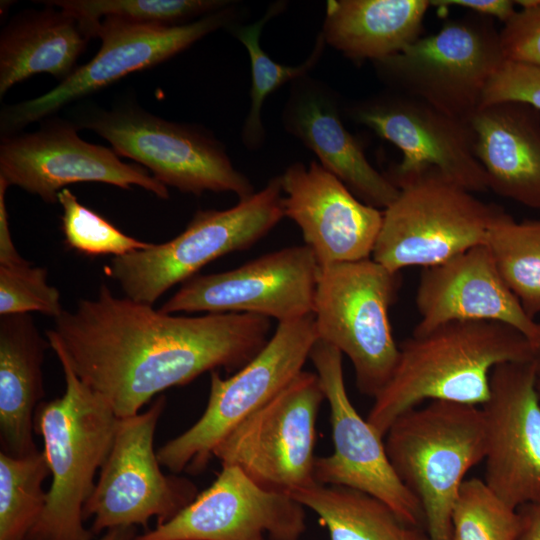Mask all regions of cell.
<instances>
[{"mask_svg":"<svg viewBox=\"0 0 540 540\" xmlns=\"http://www.w3.org/2000/svg\"><path fill=\"white\" fill-rule=\"evenodd\" d=\"M16 14L0 34V98L10 88L39 73L68 78L95 37L98 21L46 5Z\"/></svg>","mask_w":540,"mask_h":540,"instance_id":"obj_24","label":"cell"},{"mask_svg":"<svg viewBox=\"0 0 540 540\" xmlns=\"http://www.w3.org/2000/svg\"><path fill=\"white\" fill-rule=\"evenodd\" d=\"M56 356L64 374V393L40 403L34 417L51 484L45 508L27 540H94L95 534L84 525L83 509L120 418L78 378L62 355Z\"/></svg>","mask_w":540,"mask_h":540,"instance_id":"obj_3","label":"cell"},{"mask_svg":"<svg viewBox=\"0 0 540 540\" xmlns=\"http://www.w3.org/2000/svg\"><path fill=\"white\" fill-rule=\"evenodd\" d=\"M137 527H116L103 532L96 540H134Z\"/></svg>","mask_w":540,"mask_h":540,"instance_id":"obj_40","label":"cell"},{"mask_svg":"<svg viewBox=\"0 0 540 540\" xmlns=\"http://www.w3.org/2000/svg\"><path fill=\"white\" fill-rule=\"evenodd\" d=\"M325 395L316 373L302 371L237 425L213 458L238 467L259 486L291 495L316 484V422Z\"/></svg>","mask_w":540,"mask_h":540,"instance_id":"obj_12","label":"cell"},{"mask_svg":"<svg viewBox=\"0 0 540 540\" xmlns=\"http://www.w3.org/2000/svg\"><path fill=\"white\" fill-rule=\"evenodd\" d=\"M452 540H516L518 509L497 497L476 477L465 479L452 510Z\"/></svg>","mask_w":540,"mask_h":540,"instance_id":"obj_32","label":"cell"},{"mask_svg":"<svg viewBox=\"0 0 540 540\" xmlns=\"http://www.w3.org/2000/svg\"><path fill=\"white\" fill-rule=\"evenodd\" d=\"M505 61L493 19L471 12L373 64L388 89L470 122Z\"/></svg>","mask_w":540,"mask_h":540,"instance_id":"obj_9","label":"cell"},{"mask_svg":"<svg viewBox=\"0 0 540 540\" xmlns=\"http://www.w3.org/2000/svg\"><path fill=\"white\" fill-rule=\"evenodd\" d=\"M485 244L504 282L534 319L540 313V219L518 222L505 211Z\"/></svg>","mask_w":540,"mask_h":540,"instance_id":"obj_29","label":"cell"},{"mask_svg":"<svg viewBox=\"0 0 540 540\" xmlns=\"http://www.w3.org/2000/svg\"><path fill=\"white\" fill-rule=\"evenodd\" d=\"M309 359L330 407L334 445L333 453L316 458L315 481L350 487L375 496L389 505L405 523L425 529L421 504L396 475L384 437L361 417L348 397L342 353L318 339Z\"/></svg>","mask_w":540,"mask_h":540,"instance_id":"obj_17","label":"cell"},{"mask_svg":"<svg viewBox=\"0 0 540 540\" xmlns=\"http://www.w3.org/2000/svg\"><path fill=\"white\" fill-rule=\"evenodd\" d=\"M285 8V2L271 4L257 21L232 26V34L247 49L251 65L250 107L241 130V139L249 150H257L265 141L262 108L266 98L287 82L308 75L321 59L326 42L319 32L310 55L294 66L282 65L270 58L260 45L264 25Z\"/></svg>","mask_w":540,"mask_h":540,"instance_id":"obj_28","label":"cell"},{"mask_svg":"<svg viewBox=\"0 0 540 540\" xmlns=\"http://www.w3.org/2000/svg\"><path fill=\"white\" fill-rule=\"evenodd\" d=\"M537 359V358H536ZM536 359L505 362L490 375L483 481L512 508L540 500V397Z\"/></svg>","mask_w":540,"mask_h":540,"instance_id":"obj_18","label":"cell"},{"mask_svg":"<svg viewBox=\"0 0 540 540\" xmlns=\"http://www.w3.org/2000/svg\"><path fill=\"white\" fill-rule=\"evenodd\" d=\"M384 437L396 475L421 504L429 540H452L460 487L485 456L481 408L432 400L399 415Z\"/></svg>","mask_w":540,"mask_h":540,"instance_id":"obj_4","label":"cell"},{"mask_svg":"<svg viewBox=\"0 0 540 540\" xmlns=\"http://www.w3.org/2000/svg\"><path fill=\"white\" fill-rule=\"evenodd\" d=\"M430 4L439 7L466 8L482 16L497 18L503 23H506L517 11L515 1L510 0H436L430 1Z\"/></svg>","mask_w":540,"mask_h":540,"instance_id":"obj_37","label":"cell"},{"mask_svg":"<svg viewBox=\"0 0 540 540\" xmlns=\"http://www.w3.org/2000/svg\"><path fill=\"white\" fill-rule=\"evenodd\" d=\"M63 209L62 231L65 243L86 255H125L152 245L126 235L95 211L82 205L67 188L58 194Z\"/></svg>","mask_w":540,"mask_h":540,"instance_id":"obj_33","label":"cell"},{"mask_svg":"<svg viewBox=\"0 0 540 540\" xmlns=\"http://www.w3.org/2000/svg\"><path fill=\"white\" fill-rule=\"evenodd\" d=\"M317 340L313 314L281 322L263 349L233 375L224 379L210 372L203 414L157 450L161 466L174 474L202 472L218 444L303 371Z\"/></svg>","mask_w":540,"mask_h":540,"instance_id":"obj_8","label":"cell"},{"mask_svg":"<svg viewBox=\"0 0 540 540\" xmlns=\"http://www.w3.org/2000/svg\"><path fill=\"white\" fill-rule=\"evenodd\" d=\"M319 273L309 247L289 246L228 271L195 275L159 310L166 314L247 313L278 323L291 321L313 313Z\"/></svg>","mask_w":540,"mask_h":540,"instance_id":"obj_15","label":"cell"},{"mask_svg":"<svg viewBox=\"0 0 540 540\" xmlns=\"http://www.w3.org/2000/svg\"><path fill=\"white\" fill-rule=\"evenodd\" d=\"M282 121L359 200L385 209L397 198L399 188L372 166L343 124L339 97L327 84L309 74L293 81Z\"/></svg>","mask_w":540,"mask_h":540,"instance_id":"obj_22","label":"cell"},{"mask_svg":"<svg viewBox=\"0 0 540 540\" xmlns=\"http://www.w3.org/2000/svg\"><path fill=\"white\" fill-rule=\"evenodd\" d=\"M8 186L0 180V265L18 264L25 259L18 253L12 240L5 203Z\"/></svg>","mask_w":540,"mask_h":540,"instance_id":"obj_38","label":"cell"},{"mask_svg":"<svg viewBox=\"0 0 540 540\" xmlns=\"http://www.w3.org/2000/svg\"><path fill=\"white\" fill-rule=\"evenodd\" d=\"M236 2L195 21L177 26L142 25L114 18L97 22L95 37L101 41L90 61L79 66L48 92L6 105L0 112L2 136L19 133L70 103L91 95L131 73L156 66L186 50L206 35L234 26Z\"/></svg>","mask_w":540,"mask_h":540,"instance_id":"obj_11","label":"cell"},{"mask_svg":"<svg viewBox=\"0 0 540 540\" xmlns=\"http://www.w3.org/2000/svg\"><path fill=\"white\" fill-rule=\"evenodd\" d=\"M428 0H329L322 34L353 61L393 56L421 37Z\"/></svg>","mask_w":540,"mask_h":540,"instance_id":"obj_26","label":"cell"},{"mask_svg":"<svg viewBox=\"0 0 540 540\" xmlns=\"http://www.w3.org/2000/svg\"><path fill=\"white\" fill-rule=\"evenodd\" d=\"M74 123L106 139L119 157L143 166L166 187L196 196L231 192L239 199L256 192L211 132L168 121L131 100L110 109L91 107Z\"/></svg>","mask_w":540,"mask_h":540,"instance_id":"obj_7","label":"cell"},{"mask_svg":"<svg viewBox=\"0 0 540 540\" xmlns=\"http://www.w3.org/2000/svg\"><path fill=\"white\" fill-rule=\"evenodd\" d=\"M536 358L530 340L501 322L453 321L412 334L399 344L395 370L367 421L384 437L399 415L425 400L482 405L495 366Z\"/></svg>","mask_w":540,"mask_h":540,"instance_id":"obj_2","label":"cell"},{"mask_svg":"<svg viewBox=\"0 0 540 540\" xmlns=\"http://www.w3.org/2000/svg\"><path fill=\"white\" fill-rule=\"evenodd\" d=\"M500 43L506 61L540 66V0L504 23Z\"/></svg>","mask_w":540,"mask_h":540,"instance_id":"obj_36","label":"cell"},{"mask_svg":"<svg viewBox=\"0 0 540 540\" xmlns=\"http://www.w3.org/2000/svg\"><path fill=\"white\" fill-rule=\"evenodd\" d=\"M506 101L526 103L540 111V66L502 64L487 85L481 106Z\"/></svg>","mask_w":540,"mask_h":540,"instance_id":"obj_35","label":"cell"},{"mask_svg":"<svg viewBox=\"0 0 540 540\" xmlns=\"http://www.w3.org/2000/svg\"><path fill=\"white\" fill-rule=\"evenodd\" d=\"M49 475L42 450L22 457L0 452V540H27L45 508Z\"/></svg>","mask_w":540,"mask_h":540,"instance_id":"obj_30","label":"cell"},{"mask_svg":"<svg viewBox=\"0 0 540 540\" xmlns=\"http://www.w3.org/2000/svg\"><path fill=\"white\" fill-rule=\"evenodd\" d=\"M388 178L399 194L383 211L371 258L392 273L435 266L484 244L505 212L434 169Z\"/></svg>","mask_w":540,"mask_h":540,"instance_id":"obj_5","label":"cell"},{"mask_svg":"<svg viewBox=\"0 0 540 540\" xmlns=\"http://www.w3.org/2000/svg\"><path fill=\"white\" fill-rule=\"evenodd\" d=\"M304 506L267 490L238 467L222 465L214 482L170 520L134 540H299Z\"/></svg>","mask_w":540,"mask_h":540,"instance_id":"obj_19","label":"cell"},{"mask_svg":"<svg viewBox=\"0 0 540 540\" xmlns=\"http://www.w3.org/2000/svg\"><path fill=\"white\" fill-rule=\"evenodd\" d=\"M165 396L134 416L120 418L110 452L83 509L93 518L90 529L102 534L116 527L146 526L174 517L198 494L185 478L166 475L154 449V437Z\"/></svg>","mask_w":540,"mask_h":540,"instance_id":"obj_13","label":"cell"},{"mask_svg":"<svg viewBox=\"0 0 540 540\" xmlns=\"http://www.w3.org/2000/svg\"><path fill=\"white\" fill-rule=\"evenodd\" d=\"M535 385L540 397V357H537L536 359Z\"/></svg>","mask_w":540,"mask_h":540,"instance_id":"obj_41","label":"cell"},{"mask_svg":"<svg viewBox=\"0 0 540 540\" xmlns=\"http://www.w3.org/2000/svg\"><path fill=\"white\" fill-rule=\"evenodd\" d=\"M415 303L420 320L414 335L453 321L505 323L525 335L532 345L538 334V323L504 282L485 243L423 268Z\"/></svg>","mask_w":540,"mask_h":540,"instance_id":"obj_21","label":"cell"},{"mask_svg":"<svg viewBox=\"0 0 540 540\" xmlns=\"http://www.w3.org/2000/svg\"><path fill=\"white\" fill-rule=\"evenodd\" d=\"M283 217V193L277 176L231 208L198 211L170 241L113 257L106 271L125 297L153 305L208 263L252 247Z\"/></svg>","mask_w":540,"mask_h":540,"instance_id":"obj_6","label":"cell"},{"mask_svg":"<svg viewBox=\"0 0 540 540\" xmlns=\"http://www.w3.org/2000/svg\"><path fill=\"white\" fill-rule=\"evenodd\" d=\"M270 331L271 319L263 316H174L117 297L103 283L94 298L63 310L46 338L78 378L126 418L205 372H236L263 349Z\"/></svg>","mask_w":540,"mask_h":540,"instance_id":"obj_1","label":"cell"},{"mask_svg":"<svg viewBox=\"0 0 540 540\" xmlns=\"http://www.w3.org/2000/svg\"><path fill=\"white\" fill-rule=\"evenodd\" d=\"M93 21L114 18L127 22L177 26L222 10L230 0H50L41 1Z\"/></svg>","mask_w":540,"mask_h":540,"instance_id":"obj_31","label":"cell"},{"mask_svg":"<svg viewBox=\"0 0 540 540\" xmlns=\"http://www.w3.org/2000/svg\"><path fill=\"white\" fill-rule=\"evenodd\" d=\"M533 347L537 354V357H540V323H538V334L535 341L533 342Z\"/></svg>","mask_w":540,"mask_h":540,"instance_id":"obj_42","label":"cell"},{"mask_svg":"<svg viewBox=\"0 0 540 540\" xmlns=\"http://www.w3.org/2000/svg\"><path fill=\"white\" fill-rule=\"evenodd\" d=\"M398 284V273L372 258L320 268L312 313L318 339L350 359L358 390L372 398L398 361L389 320Z\"/></svg>","mask_w":540,"mask_h":540,"instance_id":"obj_10","label":"cell"},{"mask_svg":"<svg viewBox=\"0 0 540 540\" xmlns=\"http://www.w3.org/2000/svg\"><path fill=\"white\" fill-rule=\"evenodd\" d=\"M49 342L29 314L0 318V443L12 456L31 455L37 407L45 396L42 366Z\"/></svg>","mask_w":540,"mask_h":540,"instance_id":"obj_25","label":"cell"},{"mask_svg":"<svg viewBox=\"0 0 540 540\" xmlns=\"http://www.w3.org/2000/svg\"><path fill=\"white\" fill-rule=\"evenodd\" d=\"M74 122L46 118L30 133L2 136L0 180L47 203L58 202L66 185L98 182L129 190L139 186L161 199L169 191L143 166L123 162L112 148L83 140Z\"/></svg>","mask_w":540,"mask_h":540,"instance_id":"obj_14","label":"cell"},{"mask_svg":"<svg viewBox=\"0 0 540 540\" xmlns=\"http://www.w3.org/2000/svg\"><path fill=\"white\" fill-rule=\"evenodd\" d=\"M290 496L318 515L330 540H429L425 529L405 523L385 502L357 489L316 483Z\"/></svg>","mask_w":540,"mask_h":540,"instance_id":"obj_27","label":"cell"},{"mask_svg":"<svg viewBox=\"0 0 540 540\" xmlns=\"http://www.w3.org/2000/svg\"><path fill=\"white\" fill-rule=\"evenodd\" d=\"M344 111L402 151V161L387 176L434 169L472 193L489 191L469 121L391 89L352 102Z\"/></svg>","mask_w":540,"mask_h":540,"instance_id":"obj_16","label":"cell"},{"mask_svg":"<svg viewBox=\"0 0 540 540\" xmlns=\"http://www.w3.org/2000/svg\"><path fill=\"white\" fill-rule=\"evenodd\" d=\"M521 527L516 540H540V500L518 508Z\"/></svg>","mask_w":540,"mask_h":540,"instance_id":"obj_39","label":"cell"},{"mask_svg":"<svg viewBox=\"0 0 540 540\" xmlns=\"http://www.w3.org/2000/svg\"><path fill=\"white\" fill-rule=\"evenodd\" d=\"M280 177L284 217L300 228L320 268L370 258L383 211L359 200L319 162H296Z\"/></svg>","mask_w":540,"mask_h":540,"instance_id":"obj_20","label":"cell"},{"mask_svg":"<svg viewBox=\"0 0 540 540\" xmlns=\"http://www.w3.org/2000/svg\"><path fill=\"white\" fill-rule=\"evenodd\" d=\"M60 292L47 280V270L25 260L0 265V315L36 311L53 319L62 312Z\"/></svg>","mask_w":540,"mask_h":540,"instance_id":"obj_34","label":"cell"},{"mask_svg":"<svg viewBox=\"0 0 540 540\" xmlns=\"http://www.w3.org/2000/svg\"><path fill=\"white\" fill-rule=\"evenodd\" d=\"M488 189L540 210V111L522 102L481 106L470 119Z\"/></svg>","mask_w":540,"mask_h":540,"instance_id":"obj_23","label":"cell"}]
</instances>
